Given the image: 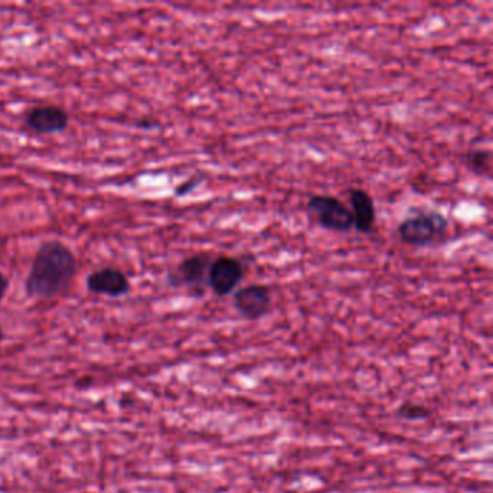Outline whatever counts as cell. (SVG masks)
I'll return each mask as SVG.
<instances>
[{
	"label": "cell",
	"instance_id": "obj_1",
	"mask_svg": "<svg viewBox=\"0 0 493 493\" xmlns=\"http://www.w3.org/2000/svg\"><path fill=\"white\" fill-rule=\"evenodd\" d=\"M77 259L63 242L48 241L36 250L25 289L31 298L52 300L67 291L77 273Z\"/></svg>",
	"mask_w": 493,
	"mask_h": 493
},
{
	"label": "cell",
	"instance_id": "obj_2",
	"mask_svg": "<svg viewBox=\"0 0 493 493\" xmlns=\"http://www.w3.org/2000/svg\"><path fill=\"white\" fill-rule=\"evenodd\" d=\"M397 232L405 245L428 248L447 241L450 221L437 210L411 207L410 213L399 223Z\"/></svg>",
	"mask_w": 493,
	"mask_h": 493
},
{
	"label": "cell",
	"instance_id": "obj_3",
	"mask_svg": "<svg viewBox=\"0 0 493 493\" xmlns=\"http://www.w3.org/2000/svg\"><path fill=\"white\" fill-rule=\"evenodd\" d=\"M213 259L210 252L191 255L166 273V282L173 289H186L194 297H203L209 287L207 276Z\"/></svg>",
	"mask_w": 493,
	"mask_h": 493
},
{
	"label": "cell",
	"instance_id": "obj_4",
	"mask_svg": "<svg viewBox=\"0 0 493 493\" xmlns=\"http://www.w3.org/2000/svg\"><path fill=\"white\" fill-rule=\"evenodd\" d=\"M308 213L316 219L320 227L328 232L348 233L353 229L350 209L339 198L326 194H312L307 200Z\"/></svg>",
	"mask_w": 493,
	"mask_h": 493
},
{
	"label": "cell",
	"instance_id": "obj_5",
	"mask_svg": "<svg viewBox=\"0 0 493 493\" xmlns=\"http://www.w3.org/2000/svg\"><path fill=\"white\" fill-rule=\"evenodd\" d=\"M243 276L245 266L241 259L235 257H218L210 265L207 284L216 296L223 298L236 291Z\"/></svg>",
	"mask_w": 493,
	"mask_h": 493
},
{
	"label": "cell",
	"instance_id": "obj_6",
	"mask_svg": "<svg viewBox=\"0 0 493 493\" xmlns=\"http://www.w3.org/2000/svg\"><path fill=\"white\" fill-rule=\"evenodd\" d=\"M273 294L264 284H250L233 294V308L242 319L255 321L271 312Z\"/></svg>",
	"mask_w": 493,
	"mask_h": 493
},
{
	"label": "cell",
	"instance_id": "obj_7",
	"mask_svg": "<svg viewBox=\"0 0 493 493\" xmlns=\"http://www.w3.org/2000/svg\"><path fill=\"white\" fill-rule=\"evenodd\" d=\"M25 125L40 135L59 134L70 125L67 112L58 106H36L25 113Z\"/></svg>",
	"mask_w": 493,
	"mask_h": 493
},
{
	"label": "cell",
	"instance_id": "obj_8",
	"mask_svg": "<svg viewBox=\"0 0 493 493\" xmlns=\"http://www.w3.org/2000/svg\"><path fill=\"white\" fill-rule=\"evenodd\" d=\"M88 289L97 296L120 298L131 291V282L127 276L115 268H103L88 276Z\"/></svg>",
	"mask_w": 493,
	"mask_h": 493
},
{
	"label": "cell",
	"instance_id": "obj_9",
	"mask_svg": "<svg viewBox=\"0 0 493 493\" xmlns=\"http://www.w3.org/2000/svg\"><path fill=\"white\" fill-rule=\"evenodd\" d=\"M349 202L353 216V227L359 233L366 235L375 227L376 209L375 202L366 189H349Z\"/></svg>",
	"mask_w": 493,
	"mask_h": 493
},
{
	"label": "cell",
	"instance_id": "obj_10",
	"mask_svg": "<svg viewBox=\"0 0 493 493\" xmlns=\"http://www.w3.org/2000/svg\"><path fill=\"white\" fill-rule=\"evenodd\" d=\"M490 162H492V154L490 150H472L466 155V166L474 175H481V177H489Z\"/></svg>",
	"mask_w": 493,
	"mask_h": 493
},
{
	"label": "cell",
	"instance_id": "obj_11",
	"mask_svg": "<svg viewBox=\"0 0 493 493\" xmlns=\"http://www.w3.org/2000/svg\"><path fill=\"white\" fill-rule=\"evenodd\" d=\"M397 414L401 419L408 420V421H422V420L430 419L431 410L428 406L421 405V404L404 403L399 406Z\"/></svg>",
	"mask_w": 493,
	"mask_h": 493
},
{
	"label": "cell",
	"instance_id": "obj_12",
	"mask_svg": "<svg viewBox=\"0 0 493 493\" xmlns=\"http://www.w3.org/2000/svg\"><path fill=\"white\" fill-rule=\"evenodd\" d=\"M203 180H204L203 175H196V177L189 178L187 181L181 182V184L175 189V197H186L189 193H193L194 189H197V187L202 184Z\"/></svg>",
	"mask_w": 493,
	"mask_h": 493
},
{
	"label": "cell",
	"instance_id": "obj_13",
	"mask_svg": "<svg viewBox=\"0 0 493 493\" xmlns=\"http://www.w3.org/2000/svg\"><path fill=\"white\" fill-rule=\"evenodd\" d=\"M136 127L139 129H154V127H158V122L154 120V119H141L138 123H136Z\"/></svg>",
	"mask_w": 493,
	"mask_h": 493
},
{
	"label": "cell",
	"instance_id": "obj_14",
	"mask_svg": "<svg viewBox=\"0 0 493 493\" xmlns=\"http://www.w3.org/2000/svg\"><path fill=\"white\" fill-rule=\"evenodd\" d=\"M9 281L4 273H0V300L4 298V294L8 291Z\"/></svg>",
	"mask_w": 493,
	"mask_h": 493
},
{
	"label": "cell",
	"instance_id": "obj_15",
	"mask_svg": "<svg viewBox=\"0 0 493 493\" xmlns=\"http://www.w3.org/2000/svg\"><path fill=\"white\" fill-rule=\"evenodd\" d=\"M2 340H4V330H2V326H0V343H2Z\"/></svg>",
	"mask_w": 493,
	"mask_h": 493
}]
</instances>
